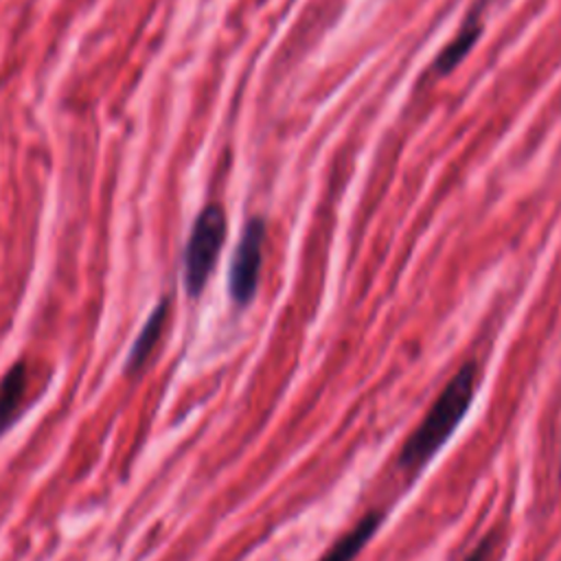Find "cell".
<instances>
[{
	"label": "cell",
	"mask_w": 561,
	"mask_h": 561,
	"mask_svg": "<svg viewBox=\"0 0 561 561\" xmlns=\"http://www.w3.org/2000/svg\"><path fill=\"white\" fill-rule=\"evenodd\" d=\"M473 390H476V366L467 364L449 379V383L432 403L430 412L423 416V421L405 440L399 454V462L403 467L414 469L427 462L443 447V443L451 436V432L462 421L473 399Z\"/></svg>",
	"instance_id": "6da1fadb"
},
{
	"label": "cell",
	"mask_w": 561,
	"mask_h": 561,
	"mask_svg": "<svg viewBox=\"0 0 561 561\" xmlns=\"http://www.w3.org/2000/svg\"><path fill=\"white\" fill-rule=\"evenodd\" d=\"M226 237V215L221 206L208 204L195 219L184 250V285L188 296H197L217 261Z\"/></svg>",
	"instance_id": "7a4b0ae2"
},
{
	"label": "cell",
	"mask_w": 561,
	"mask_h": 561,
	"mask_svg": "<svg viewBox=\"0 0 561 561\" xmlns=\"http://www.w3.org/2000/svg\"><path fill=\"white\" fill-rule=\"evenodd\" d=\"M263 239H265V224L261 219H250L234 248V256L228 274V287H230V296L239 305L250 302L256 291L261 261H263Z\"/></svg>",
	"instance_id": "3957f363"
},
{
	"label": "cell",
	"mask_w": 561,
	"mask_h": 561,
	"mask_svg": "<svg viewBox=\"0 0 561 561\" xmlns=\"http://www.w3.org/2000/svg\"><path fill=\"white\" fill-rule=\"evenodd\" d=\"M26 394V364L15 362L0 379V434L18 419Z\"/></svg>",
	"instance_id": "277c9868"
},
{
	"label": "cell",
	"mask_w": 561,
	"mask_h": 561,
	"mask_svg": "<svg viewBox=\"0 0 561 561\" xmlns=\"http://www.w3.org/2000/svg\"><path fill=\"white\" fill-rule=\"evenodd\" d=\"M167 311H169V300L162 298L156 305V309L151 311V316L147 318V322L140 329L136 342L131 344V351H129L127 364H125L127 373H136L147 362V357L151 355V351H153V346H156V342H158V337L162 333V327H164V320H167Z\"/></svg>",
	"instance_id": "5b68a950"
},
{
	"label": "cell",
	"mask_w": 561,
	"mask_h": 561,
	"mask_svg": "<svg viewBox=\"0 0 561 561\" xmlns=\"http://www.w3.org/2000/svg\"><path fill=\"white\" fill-rule=\"evenodd\" d=\"M381 522V515L379 513H368L362 522H357L342 539H337L329 550L327 554L320 559V561H351L362 548L364 543L373 537V533L377 530Z\"/></svg>",
	"instance_id": "8992f818"
},
{
	"label": "cell",
	"mask_w": 561,
	"mask_h": 561,
	"mask_svg": "<svg viewBox=\"0 0 561 561\" xmlns=\"http://www.w3.org/2000/svg\"><path fill=\"white\" fill-rule=\"evenodd\" d=\"M480 35V24L476 20H471L460 33L458 37L447 44V48L438 55L436 59V72H449L458 66V61L465 57V53H469V48L473 46L476 37Z\"/></svg>",
	"instance_id": "52a82bcc"
},
{
	"label": "cell",
	"mask_w": 561,
	"mask_h": 561,
	"mask_svg": "<svg viewBox=\"0 0 561 561\" xmlns=\"http://www.w3.org/2000/svg\"><path fill=\"white\" fill-rule=\"evenodd\" d=\"M495 535L491 533L484 541H480L476 546V550L465 559V561H491L493 559V552H495Z\"/></svg>",
	"instance_id": "ba28073f"
}]
</instances>
